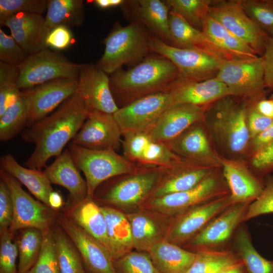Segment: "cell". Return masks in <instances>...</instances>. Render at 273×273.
<instances>
[{
  "label": "cell",
  "instance_id": "obj_54",
  "mask_svg": "<svg viewBox=\"0 0 273 273\" xmlns=\"http://www.w3.org/2000/svg\"><path fill=\"white\" fill-rule=\"evenodd\" d=\"M251 163L254 170L261 175L273 171V141L253 153Z\"/></svg>",
  "mask_w": 273,
  "mask_h": 273
},
{
  "label": "cell",
  "instance_id": "obj_60",
  "mask_svg": "<svg viewBox=\"0 0 273 273\" xmlns=\"http://www.w3.org/2000/svg\"><path fill=\"white\" fill-rule=\"evenodd\" d=\"M90 3L101 9H108L113 7L122 6L125 1L123 0H95Z\"/></svg>",
  "mask_w": 273,
  "mask_h": 273
},
{
  "label": "cell",
  "instance_id": "obj_34",
  "mask_svg": "<svg viewBox=\"0 0 273 273\" xmlns=\"http://www.w3.org/2000/svg\"><path fill=\"white\" fill-rule=\"evenodd\" d=\"M231 242L230 248L241 259L248 273H273V260L264 258L257 252L244 223L238 228Z\"/></svg>",
  "mask_w": 273,
  "mask_h": 273
},
{
  "label": "cell",
  "instance_id": "obj_35",
  "mask_svg": "<svg viewBox=\"0 0 273 273\" xmlns=\"http://www.w3.org/2000/svg\"><path fill=\"white\" fill-rule=\"evenodd\" d=\"M85 19L83 1L82 0H48L46 26L50 31L64 26L68 28L81 26Z\"/></svg>",
  "mask_w": 273,
  "mask_h": 273
},
{
  "label": "cell",
  "instance_id": "obj_61",
  "mask_svg": "<svg viewBox=\"0 0 273 273\" xmlns=\"http://www.w3.org/2000/svg\"><path fill=\"white\" fill-rule=\"evenodd\" d=\"M220 273H248V272L241 259L226 267Z\"/></svg>",
  "mask_w": 273,
  "mask_h": 273
},
{
  "label": "cell",
  "instance_id": "obj_3",
  "mask_svg": "<svg viewBox=\"0 0 273 273\" xmlns=\"http://www.w3.org/2000/svg\"><path fill=\"white\" fill-rule=\"evenodd\" d=\"M227 96L206 108L203 122L217 145L228 154L244 152L251 141L245 106Z\"/></svg>",
  "mask_w": 273,
  "mask_h": 273
},
{
  "label": "cell",
  "instance_id": "obj_21",
  "mask_svg": "<svg viewBox=\"0 0 273 273\" xmlns=\"http://www.w3.org/2000/svg\"><path fill=\"white\" fill-rule=\"evenodd\" d=\"M202 124L200 121L193 124L166 144L184 159L217 168L221 167L220 157L211 147Z\"/></svg>",
  "mask_w": 273,
  "mask_h": 273
},
{
  "label": "cell",
  "instance_id": "obj_37",
  "mask_svg": "<svg viewBox=\"0 0 273 273\" xmlns=\"http://www.w3.org/2000/svg\"><path fill=\"white\" fill-rule=\"evenodd\" d=\"M16 241L18 251V273L31 269L36 262L42 247L43 234L35 228H26L19 231Z\"/></svg>",
  "mask_w": 273,
  "mask_h": 273
},
{
  "label": "cell",
  "instance_id": "obj_63",
  "mask_svg": "<svg viewBox=\"0 0 273 273\" xmlns=\"http://www.w3.org/2000/svg\"><path fill=\"white\" fill-rule=\"evenodd\" d=\"M272 102H273V100H272Z\"/></svg>",
  "mask_w": 273,
  "mask_h": 273
},
{
  "label": "cell",
  "instance_id": "obj_47",
  "mask_svg": "<svg viewBox=\"0 0 273 273\" xmlns=\"http://www.w3.org/2000/svg\"><path fill=\"white\" fill-rule=\"evenodd\" d=\"M14 234L10 229L0 234V273H18V251L13 241Z\"/></svg>",
  "mask_w": 273,
  "mask_h": 273
},
{
  "label": "cell",
  "instance_id": "obj_1",
  "mask_svg": "<svg viewBox=\"0 0 273 273\" xmlns=\"http://www.w3.org/2000/svg\"><path fill=\"white\" fill-rule=\"evenodd\" d=\"M88 114L84 102L76 92L55 111L26 127L23 140L35 148L24 166L42 170L49 159L61 154L81 127Z\"/></svg>",
  "mask_w": 273,
  "mask_h": 273
},
{
  "label": "cell",
  "instance_id": "obj_24",
  "mask_svg": "<svg viewBox=\"0 0 273 273\" xmlns=\"http://www.w3.org/2000/svg\"><path fill=\"white\" fill-rule=\"evenodd\" d=\"M222 176L230 191L233 204L253 202L262 193L264 186L241 163L220 157Z\"/></svg>",
  "mask_w": 273,
  "mask_h": 273
},
{
  "label": "cell",
  "instance_id": "obj_17",
  "mask_svg": "<svg viewBox=\"0 0 273 273\" xmlns=\"http://www.w3.org/2000/svg\"><path fill=\"white\" fill-rule=\"evenodd\" d=\"M122 137L121 130L113 114L93 111L88 112L81 127L70 143L89 149L117 151L122 146Z\"/></svg>",
  "mask_w": 273,
  "mask_h": 273
},
{
  "label": "cell",
  "instance_id": "obj_29",
  "mask_svg": "<svg viewBox=\"0 0 273 273\" xmlns=\"http://www.w3.org/2000/svg\"><path fill=\"white\" fill-rule=\"evenodd\" d=\"M0 164L1 168L25 186L38 200L50 207L49 198L53 189L43 171L21 165L10 153L1 157Z\"/></svg>",
  "mask_w": 273,
  "mask_h": 273
},
{
  "label": "cell",
  "instance_id": "obj_40",
  "mask_svg": "<svg viewBox=\"0 0 273 273\" xmlns=\"http://www.w3.org/2000/svg\"><path fill=\"white\" fill-rule=\"evenodd\" d=\"M133 247L139 251H149L156 243L160 241V231L155 221L144 213L128 215Z\"/></svg>",
  "mask_w": 273,
  "mask_h": 273
},
{
  "label": "cell",
  "instance_id": "obj_7",
  "mask_svg": "<svg viewBox=\"0 0 273 273\" xmlns=\"http://www.w3.org/2000/svg\"><path fill=\"white\" fill-rule=\"evenodd\" d=\"M81 66L59 51L42 50L29 55L18 67V87L20 90L28 89L58 78L77 79Z\"/></svg>",
  "mask_w": 273,
  "mask_h": 273
},
{
  "label": "cell",
  "instance_id": "obj_57",
  "mask_svg": "<svg viewBox=\"0 0 273 273\" xmlns=\"http://www.w3.org/2000/svg\"><path fill=\"white\" fill-rule=\"evenodd\" d=\"M273 141V120L262 132L251 140L253 153L265 147Z\"/></svg>",
  "mask_w": 273,
  "mask_h": 273
},
{
  "label": "cell",
  "instance_id": "obj_39",
  "mask_svg": "<svg viewBox=\"0 0 273 273\" xmlns=\"http://www.w3.org/2000/svg\"><path fill=\"white\" fill-rule=\"evenodd\" d=\"M28 121V109L21 91L17 100L0 115V140L7 141L22 132Z\"/></svg>",
  "mask_w": 273,
  "mask_h": 273
},
{
  "label": "cell",
  "instance_id": "obj_32",
  "mask_svg": "<svg viewBox=\"0 0 273 273\" xmlns=\"http://www.w3.org/2000/svg\"><path fill=\"white\" fill-rule=\"evenodd\" d=\"M107 224L111 255L116 260L131 252L133 248L131 226L123 213L109 206H101Z\"/></svg>",
  "mask_w": 273,
  "mask_h": 273
},
{
  "label": "cell",
  "instance_id": "obj_52",
  "mask_svg": "<svg viewBox=\"0 0 273 273\" xmlns=\"http://www.w3.org/2000/svg\"><path fill=\"white\" fill-rule=\"evenodd\" d=\"M13 216L14 204L10 190L0 178V234L10 229Z\"/></svg>",
  "mask_w": 273,
  "mask_h": 273
},
{
  "label": "cell",
  "instance_id": "obj_62",
  "mask_svg": "<svg viewBox=\"0 0 273 273\" xmlns=\"http://www.w3.org/2000/svg\"><path fill=\"white\" fill-rule=\"evenodd\" d=\"M24 273H31V272H30V270H29V271H27V272H24Z\"/></svg>",
  "mask_w": 273,
  "mask_h": 273
},
{
  "label": "cell",
  "instance_id": "obj_10",
  "mask_svg": "<svg viewBox=\"0 0 273 273\" xmlns=\"http://www.w3.org/2000/svg\"><path fill=\"white\" fill-rule=\"evenodd\" d=\"M165 169L164 167L141 165L136 171L122 175L99 198L106 204L118 207L137 205L151 196Z\"/></svg>",
  "mask_w": 273,
  "mask_h": 273
},
{
  "label": "cell",
  "instance_id": "obj_33",
  "mask_svg": "<svg viewBox=\"0 0 273 273\" xmlns=\"http://www.w3.org/2000/svg\"><path fill=\"white\" fill-rule=\"evenodd\" d=\"M202 31L230 59H250L257 57L255 51L209 15Z\"/></svg>",
  "mask_w": 273,
  "mask_h": 273
},
{
  "label": "cell",
  "instance_id": "obj_5",
  "mask_svg": "<svg viewBox=\"0 0 273 273\" xmlns=\"http://www.w3.org/2000/svg\"><path fill=\"white\" fill-rule=\"evenodd\" d=\"M68 149L77 168L82 171L87 197L93 198L97 188L115 176L132 173L141 165L132 162L113 150H93L69 143Z\"/></svg>",
  "mask_w": 273,
  "mask_h": 273
},
{
  "label": "cell",
  "instance_id": "obj_30",
  "mask_svg": "<svg viewBox=\"0 0 273 273\" xmlns=\"http://www.w3.org/2000/svg\"><path fill=\"white\" fill-rule=\"evenodd\" d=\"M136 19L150 32L165 43L170 44L169 27L170 9L164 1H131Z\"/></svg>",
  "mask_w": 273,
  "mask_h": 273
},
{
  "label": "cell",
  "instance_id": "obj_59",
  "mask_svg": "<svg viewBox=\"0 0 273 273\" xmlns=\"http://www.w3.org/2000/svg\"><path fill=\"white\" fill-rule=\"evenodd\" d=\"M49 206L56 211H59L64 206V201L61 194L54 190L51 193L49 198Z\"/></svg>",
  "mask_w": 273,
  "mask_h": 273
},
{
  "label": "cell",
  "instance_id": "obj_38",
  "mask_svg": "<svg viewBox=\"0 0 273 273\" xmlns=\"http://www.w3.org/2000/svg\"><path fill=\"white\" fill-rule=\"evenodd\" d=\"M61 273H86L82 258L70 239L57 223L52 228Z\"/></svg>",
  "mask_w": 273,
  "mask_h": 273
},
{
  "label": "cell",
  "instance_id": "obj_19",
  "mask_svg": "<svg viewBox=\"0 0 273 273\" xmlns=\"http://www.w3.org/2000/svg\"><path fill=\"white\" fill-rule=\"evenodd\" d=\"M76 93L88 112L114 114L119 109L111 91L108 74L93 64H81Z\"/></svg>",
  "mask_w": 273,
  "mask_h": 273
},
{
  "label": "cell",
  "instance_id": "obj_14",
  "mask_svg": "<svg viewBox=\"0 0 273 273\" xmlns=\"http://www.w3.org/2000/svg\"><path fill=\"white\" fill-rule=\"evenodd\" d=\"M251 202L233 204L214 218L203 230L186 244L194 252L228 248L234 234Z\"/></svg>",
  "mask_w": 273,
  "mask_h": 273
},
{
  "label": "cell",
  "instance_id": "obj_56",
  "mask_svg": "<svg viewBox=\"0 0 273 273\" xmlns=\"http://www.w3.org/2000/svg\"><path fill=\"white\" fill-rule=\"evenodd\" d=\"M262 57L263 60L265 87L273 88V34L268 38Z\"/></svg>",
  "mask_w": 273,
  "mask_h": 273
},
{
  "label": "cell",
  "instance_id": "obj_45",
  "mask_svg": "<svg viewBox=\"0 0 273 273\" xmlns=\"http://www.w3.org/2000/svg\"><path fill=\"white\" fill-rule=\"evenodd\" d=\"M247 15L263 30L273 34V0H239Z\"/></svg>",
  "mask_w": 273,
  "mask_h": 273
},
{
  "label": "cell",
  "instance_id": "obj_22",
  "mask_svg": "<svg viewBox=\"0 0 273 273\" xmlns=\"http://www.w3.org/2000/svg\"><path fill=\"white\" fill-rule=\"evenodd\" d=\"M0 24L9 28L11 35L28 55L49 48L46 39L50 31L41 14L17 13L0 19Z\"/></svg>",
  "mask_w": 273,
  "mask_h": 273
},
{
  "label": "cell",
  "instance_id": "obj_15",
  "mask_svg": "<svg viewBox=\"0 0 273 273\" xmlns=\"http://www.w3.org/2000/svg\"><path fill=\"white\" fill-rule=\"evenodd\" d=\"M77 81L78 78H58L22 89L28 112L27 126L49 115L74 95Z\"/></svg>",
  "mask_w": 273,
  "mask_h": 273
},
{
  "label": "cell",
  "instance_id": "obj_4",
  "mask_svg": "<svg viewBox=\"0 0 273 273\" xmlns=\"http://www.w3.org/2000/svg\"><path fill=\"white\" fill-rule=\"evenodd\" d=\"M151 34L138 21L124 27L115 26L103 41L105 51L96 65L109 75L122 68L123 65L141 62L150 53Z\"/></svg>",
  "mask_w": 273,
  "mask_h": 273
},
{
  "label": "cell",
  "instance_id": "obj_46",
  "mask_svg": "<svg viewBox=\"0 0 273 273\" xmlns=\"http://www.w3.org/2000/svg\"><path fill=\"white\" fill-rule=\"evenodd\" d=\"M115 273H159L149 254L130 252L114 261Z\"/></svg>",
  "mask_w": 273,
  "mask_h": 273
},
{
  "label": "cell",
  "instance_id": "obj_23",
  "mask_svg": "<svg viewBox=\"0 0 273 273\" xmlns=\"http://www.w3.org/2000/svg\"><path fill=\"white\" fill-rule=\"evenodd\" d=\"M214 171V168L182 159L165 168L151 198L190 190Z\"/></svg>",
  "mask_w": 273,
  "mask_h": 273
},
{
  "label": "cell",
  "instance_id": "obj_16",
  "mask_svg": "<svg viewBox=\"0 0 273 273\" xmlns=\"http://www.w3.org/2000/svg\"><path fill=\"white\" fill-rule=\"evenodd\" d=\"M56 222L74 244L89 273H115L114 260L98 240L64 213L58 211Z\"/></svg>",
  "mask_w": 273,
  "mask_h": 273
},
{
  "label": "cell",
  "instance_id": "obj_36",
  "mask_svg": "<svg viewBox=\"0 0 273 273\" xmlns=\"http://www.w3.org/2000/svg\"><path fill=\"white\" fill-rule=\"evenodd\" d=\"M195 259L186 273H220L241 260L230 247L196 252Z\"/></svg>",
  "mask_w": 273,
  "mask_h": 273
},
{
  "label": "cell",
  "instance_id": "obj_50",
  "mask_svg": "<svg viewBox=\"0 0 273 273\" xmlns=\"http://www.w3.org/2000/svg\"><path fill=\"white\" fill-rule=\"evenodd\" d=\"M123 137V156L129 161L138 164L152 139L146 132L128 133Z\"/></svg>",
  "mask_w": 273,
  "mask_h": 273
},
{
  "label": "cell",
  "instance_id": "obj_12",
  "mask_svg": "<svg viewBox=\"0 0 273 273\" xmlns=\"http://www.w3.org/2000/svg\"><path fill=\"white\" fill-rule=\"evenodd\" d=\"M173 105L169 92H160L144 97L119 108L113 115L122 135L146 132Z\"/></svg>",
  "mask_w": 273,
  "mask_h": 273
},
{
  "label": "cell",
  "instance_id": "obj_43",
  "mask_svg": "<svg viewBox=\"0 0 273 273\" xmlns=\"http://www.w3.org/2000/svg\"><path fill=\"white\" fill-rule=\"evenodd\" d=\"M182 159L171 150L167 144L151 140L138 164L168 168Z\"/></svg>",
  "mask_w": 273,
  "mask_h": 273
},
{
  "label": "cell",
  "instance_id": "obj_49",
  "mask_svg": "<svg viewBox=\"0 0 273 273\" xmlns=\"http://www.w3.org/2000/svg\"><path fill=\"white\" fill-rule=\"evenodd\" d=\"M48 4V0H0V19L20 13L42 15Z\"/></svg>",
  "mask_w": 273,
  "mask_h": 273
},
{
  "label": "cell",
  "instance_id": "obj_51",
  "mask_svg": "<svg viewBox=\"0 0 273 273\" xmlns=\"http://www.w3.org/2000/svg\"><path fill=\"white\" fill-rule=\"evenodd\" d=\"M28 56L12 35L0 28L1 61L18 67Z\"/></svg>",
  "mask_w": 273,
  "mask_h": 273
},
{
  "label": "cell",
  "instance_id": "obj_28",
  "mask_svg": "<svg viewBox=\"0 0 273 273\" xmlns=\"http://www.w3.org/2000/svg\"><path fill=\"white\" fill-rule=\"evenodd\" d=\"M169 27V45L179 48L201 50L224 59H231L202 31L193 27L182 17L170 11Z\"/></svg>",
  "mask_w": 273,
  "mask_h": 273
},
{
  "label": "cell",
  "instance_id": "obj_11",
  "mask_svg": "<svg viewBox=\"0 0 273 273\" xmlns=\"http://www.w3.org/2000/svg\"><path fill=\"white\" fill-rule=\"evenodd\" d=\"M208 15L262 56L269 36L245 13L239 0L214 1Z\"/></svg>",
  "mask_w": 273,
  "mask_h": 273
},
{
  "label": "cell",
  "instance_id": "obj_18",
  "mask_svg": "<svg viewBox=\"0 0 273 273\" xmlns=\"http://www.w3.org/2000/svg\"><path fill=\"white\" fill-rule=\"evenodd\" d=\"M232 204L229 194L204 202L178 214L169 230L167 241L178 246L187 244Z\"/></svg>",
  "mask_w": 273,
  "mask_h": 273
},
{
  "label": "cell",
  "instance_id": "obj_27",
  "mask_svg": "<svg viewBox=\"0 0 273 273\" xmlns=\"http://www.w3.org/2000/svg\"><path fill=\"white\" fill-rule=\"evenodd\" d=\"M64 213L101 243L110 252L105 215L93 198L87 197L75 203H68Z\"/></svg>",
  "mask_w": 273,
  "mask_h": 273
},
{
  "label": "cell",
  "instance_id": "obj_53",
  "mask_svg": "<svg viewBox=\"0 0 273 273\" xmlns=\"http://www.w3.org/2000/svg\"><path fill=\"white\" fill-rule=\"evenodd\" d=\"M73 39L70 28L59 26L49 31L46 43L48 48L59 51L68 48L73 42Z\"/></svg>",
  "mask_w": 273,
  "mask_h": 273
},
{
  "label": "cell",
  "instance_id": "obj_9",
  "mask_svg": "<svg viewBox=\"0 0 273 273\" xmlns=\"http://www.w3.org/2000/svg\"><path fill=\"white\" fill-rule=\"evenodd\" d=\"M0 177L8 186L14 204V216L10 231L35 228L41 232L51 230L56 223L58 211L36 200L22 188L14 177L1 168Z\"/></svg>",
  "mask_w": 273,
  "mask_h": 273
},
{
  "label": "cell",
  "instance_id": "obj_6",
  "mask_svg": "<svg viewBox=\"0 0 273 273\" xmlns=\"http://www.w3.org/2000/svg\"><path fill=\"white\" fill-rule=\"evenodd\" d=\"M150 53L161 55L171 61L177 68L181 79L201 81L214 77L224 59L212 53L195 49L171 46L151 34Z\"/></svg>",
  "mask_w": 273,
  "mask_h": 273
},
{
  "label": "cell",
  "instance_id": "obj_25",
  "mask_svg": "<svg viewBox=\"0 0 273 273\" xmlns=\"http://www.w3.org/2000/svg\"><path fill=\"white\" fill-rule=\"evenodd\" d=\"M168 92L173 105L206 106L222 98L232 96L226 85L215 77L201 81H186L180 78Z\"/></svg>",
  "mask_w": 273,
  "mask_h": 273
},
{
  "label": "cell",
  "instance_id": "obj_58",
  "mask_svg": "<svg viewBox=\"0 0 273 273\" xmlns=\"http://www.w3.org/2000/svg\"><path fill=\"white\" fill-rule=\"evenodd\" d=\"M257 111L263 115L273 119V102L272 100L260 99L255 103Z\"/></svg>",
  "mask_w": 273,
  "mask_h": 273
},
{
  "label": "cell",
  "instance_id": "obj_8",
  "mask_svg": "<svg viewBox=\"0 0 273 273\" xmlns=\"http://www.w3.org/2000/svg\"><path fill=\"white\" fill-rule=\"evenodd\" d=\"M215 77L226 85L232 96L259 100L266 87L262 56L223 60Z\"/></svg>",
  "mask_w": 273,
  "mask_h": 273
},
{
  "label": "cell",
  "instance_id": "obj_44",
  "mask_svg": "<svg viewBox=\"0 0 273 273\" xmlns=\"http://www.w3.org/2000/svg\"><path fill=\"white\" fill-rule=\"evenodd\" d=\"M42 234V244L39 257L30 271L31 273H61L52 229L43 232Z\"/></svg>",
  "mask_w": 273,
  "mask_h": 273
},
{
  "label": "cell",
  "instance_id": "obj_55",
  "mask_svg": "<svg viewBox=\"0 0 273 273\" xmlns=\"http://www.w3.org/2000/svg\"><path fill=\"white\" fill-rule=\"evenodd\" d=\"M247 119L251 140L265 129L273 120L259 113L256 108L255 103L251 109L247 110Z\"/></svg>",
  "mask_w": 273,
  "mask_h": 273
},
{
  "label": "cell",
  "instance_id": "obj_2",
  "mask_svg": "<svg viewBox=\"0 0 273 273\" xmlns=\"http://www.w3.org/2000/svg\"><path fill=\"white\" fill-rule=\"evenodd\" d=\"M109 78L112 94L119 108L144 97L168 92L181 78L171 61L151 53L134 67L121 68Z\"/></svg>",
  "mask_w": 273,
  "mask_h": 273
},
{
  "label": "cell",
  "instance_id": "obj_42",
  "mask_svg": "<svg viewBox=\"0 0 273 273\" xmlns=\"http://www.w3.org/2000/svg\"><path fill=\"white\" fill-rule=\"evenodd\" d=\"M19 77L17 66L0 61V115L21 94L18 87Z\"/></svg>",
  "mask_w": 273,
  "mask_h": 273
},
{
  "label": "cell",
  "instance_id": "obj_31",
  "mask_svg": "<svg viewBox=\"0 0 273 273\" xmlns=\"http://www.w3.org/2000/svg\"><path fill=\"white\" fill-rule=\"evenodd\" d=\"M159 273H186L196 256L195 252L166 241H159L148 251Z\"/></svg>",
  "mask_w": 273,
  "mask_h": 273
},
{
  "label": "cell",
  "instance_id": "obj_41",
  "mask_svg": "<svg viewBox=\"0 0 273 273\" xmlns=\"http://www.w3.org/2000/svg\"><path fill=\"white\" fill-rule=\"evenodd\" d=\"M170 11L182 17L191 26L201 30L208 15L211 0L164 1Z\"/></svg>",
  "mask_w": 273,
  "mask_h": 273
},
{
  "label": "cell",
  "instance_id": "obj_48",
  "mask_svg": "<svg viewBox=\"0 0 273 273\" xmlns=\"http://www.w3.org/2000/svg\"><path fill=\"white\" fill-rule=\"evenodd\" d=\"M264 181L263 190L249 204L243 220V223L261 215L273 213V177L268 176Z\"/></svg>",
  "mask_w": 273,
  "mask_h": 273
},
{
  "label": "cell",
  "instance_id": "obj_26",
  "mask_svg": "<svg viewBox=\"0 0 273 273\" xmlns=\"http://www.w3.org/2000/svg\"><path fill=\"white\" fill-rule=\"evenodd\" d=\"M43 172L51 183L62 186L69 192L68 203L79 202L87 197L86 183L75 165L68 148L46 166Z\"/></svg>",
  "mask_w": 273,
  "mask_h": 273
},
{
  "label": "cell",
  "instance_id": "obj_20",
  "mask_svg": "<svg viewBox=\"0 0 273 273\" xmlns=\"http://www.w3.org/2000/svg\"><path fill=\"white\" fill-rule=\"evenodd\" d=\"M206 108L189 104L173 105L146 133L152 140L167 144L193 124L203 121Z\"/></svg>",
  "mask_w": 273,
  "mask_h": 273
},
{
  "label": "cell",
  "instance_id": "obj_13",
  "mask_svg": "<svg viewBox=\"0 0 273 273\" xmlns=\"http://www.w3.org/2000/svg\"><path fill=\"white\" fill-rule=\"evenodd\" d=\"M229 194L223 177L214 171L190 190L151 198L149 203L160 211L178 215L194 206Z\"/></svg>",
  "mask_w": 273,
  "mask_h": 273
}]
</instances>
